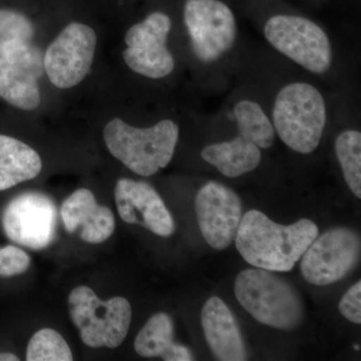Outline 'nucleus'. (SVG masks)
<instances>
[{"label": "nucleus", "instance_id": "nucleus-1", "mask_svg": "<svg viewBox=\"0 0 361 361\" xmlns=\"http://www.w3.org/2000/svg\"><path fill=\"white\" fill-rule=\"evenodd\" d=\"M318 235L317 225L311 220L280 225L264 213L250 210L242 216L235 242L242 257L254 267L288 272Z\"/></svg>", "mask_w": 361, "mask_h": 361}, {"label": "nucleus", "instance_id": "nucleus-20", "mask_svg": "<svg viewBox=\"0 0 361 361\" xmlns=\"http://www.w3.org/2000/svg\"><path fill=\"white\" fill-rule=\"evenodd\" d=\"M234 116L240 135L247 137L260 149H269L275 141L273 123L260 104L249 99L235 106Z\"/></svg>", "mask_w": 361, "mask_h": 361}, {"label": "nucleus", "instance_id": "nucleus-11", "mask_svg": "<svg viewBox=\"0 0 361 361\" xmlns=\"http://www.w3.org/2000/svg\"><path fill=\"white\" fill-rule=\"evenodd\" d=\"M360 248V237L348 228L318 235L302 255L300 269L304 279L317 286L336 283L355 269Z\"/></svg>", "mask_w": 361, "mask_h": 361}, {"label": "nucleus", "instance_id": "nucleus-21", "mask_svg": "<svg viewBox=\"0 0 361 361\" xmlns=\"http://www.w3.org/2000/svg\"><path fill=\"white\" fill-rule=\"evenodd\" d=\"M336 153L346 184L361 198V133L355 130L342 132L336 141Z\"/></svg>", "mask_w": 361, "mask_h": 361}, {"label": "nucleus", "instance_id": "nucleus-14", "mask_svg": "<svg viewBox=\"0 0 361 361\" xmlns=\"http://www.w3.org/2000/svg\"><path fill=\"white\" fill-rule=\"evenodd\" d=\"M61 218L66 231H80L87 244L104 243L116 230V218L109 207L99 205L94 193L85 188L73 192L61 207Z\"/></svg>", "mask_w": 361, "mask_h": 361}, {"label": "nucleus", "instance_id": "nucleus-15", "mask_svg": "<svg viewBox=\"0 0 361 361\" xmlns=\"http://www.w3.org/2000/svg\"><path fill=\"white\" fill-rule=\"evenodd\" d=\"M206 341L214 355L222 361L247 360L243 337L231 310L222 299L211 297L201 314Z\"/></svg>", "mask_w": 361, "mask_h": 361}, {"label": "nucleus", "instance_id": "nucleus-4", "mask_svg": "<svg viewBox=\"0 0 361 361\" xmlns=\"http://www.w3.org/2000/svg\"><path fill=\"white\" fill-rule=\"evenodd\" d=\"M234 290L242 307L262 324L292 330L302 322L303 305L298 293L270 271H242L236 277Z\"/></svg>", "mask_w": 361, "mask_h": 361}, {"label": "nucleus", "instance_id": "nucleus-6", "mask_svg": "<svg viewBox=\"0 0 361 361\" xmlns=\"http://www.w3.org/2000/svg\"><path fill=\"white\" fill-rule=\"evenodd\" d=\"M268 42L299 66L320 75L332 65V47L319 25L295 16H272L264 26Z\"/></svg>", "mask_w": 361, "mask_h": 361}, {"label": "nucleus", "instance_id": "nucleus-28", "mask_svg": "<svg viewBox=\"0 0 361 361\" xmlns=\"http://www.w3.org/2000/svg\"><path fill=\"white\" fill-rule=\"evenodd\" d=\"M20 357L11 353H1L0 351V361H18Z\"/></svg>", "mask_w": 361, "mask_h": 361}, {"label": "nucleus", "instance_id": "nucleus-5", "mask_svg": "<svg viewBox=\"0 0 361 361\" xmlns=\"http://www.w3.org/2000/svg\"><path fill=\"white\" fill-rule=\"evenodd\" d=\"M68 305L80 341L90 348L115 349L129 334L132 306L125 297L102 300L90 287L80 285L71 290Z\"/></svg>", "mask_w": 361, "mask_h": 361}, {"label": "nucleus", "instance_id": "nucleus-23", "mask_svg": "<svg viewBox=\"0 0 361 361\" xmlns=\"http://www.w3.org/2000/svg\"><path fill=\"white\" fill-rule=\"evenodd\" d=\"M0 68H23L40 77L44 73V59L32 42L0 39Z\"/></svg>", "mask_w": 361, "mask_h": 361}, {"label": "nucleus", "instance_id": "nucleus-17", "mask_svg": "<svg viewBox=\"0 0 361 361\" xmlns=\"http://www.w3.org/2000/svg\"><path fill=\"white\" fill-rule=\"evenodd\" d=\"M204 161L226 177L237 178L255 170L260 164V148L243 135L232 141L209 145L202 151Z\"/></svg>", "mask_w": 361, "mask_h": 361}, {"label": "nucleus", "instance_id": "nucleus-12", "mask_svg": "<svg viewBox=\"0 0 361 361\" xmlns=\"http://www.w3.org/2000/svg\"><path fill=\"white\" fill-rule=\"evenodd\" d=\"M195 211L202 235L216 250H224L236 236L242 219L238 195L218 182L207 183L195 199Z\"/></svg>", "mask_w": 361, "mask_h": 361}, {"label": "nucleus", "instance_id": "nucleus-25", "mask_svg": "<svg viewBox=\"0 0 361 361\" xmlns=\"http://www.w3.org/2000/svg\"><path fill=\"white\" fill-rule=\"evenodd\" d=\"M32 259L20 247L7 245L0 248V277L11 278L23 274Z\"/></svg>", "mask_w": 361, "mask_h": 361}, {"label": "nucleus", "instance_id": "nucleus-3", "mask_svg": "<svg viewBox=\"0 0 361 361\" xmlns=\"http://www.w3.org/2000/svg\"><path fill=\"white\" fill-rule=\"evenodd\" d=\"M322 94L307 82H292L278 92L273 108L275 133L287 147L308 155L322 141L326 126Z\"/></svg>", "mask_w": 361, "mask_h": 361}, {"label": "nucleus", "instance_id": "nucleus-18", "mask_svg": "<svg viewBox=\"0 0 361 361\" xmlns=\"http://www.w3.org/2000/svg\"><path fill=\"white\" fill-rule=\"evenodd\" d=\"M37 80L23 68H0V99L21 111L35 110L42 102Z\"/></svg>", "mask_w": 361, "mask_h": 361}, {"label": "nucleus", "instance_id": "nucleus-2", "mask_svg": "<svg viewBox=\"0 0 361 361\" xmlns=\"http://www.w3.org/2000/svg\"><path fill=\"white\" fill-rule=\"evenodd\" d=\"M103 135L114 158L135 174L149 177L172 161L180 130L171 120L160 121L153 127L135 128L115 118L104 126Z\"/></svg>", "mask_w": 361, "mask_h": 361}, {"label": "nucleus", "instance_id": "nucleus-22", "mask_svg": "<svg viewBox=\"0 0 361 361\" xmlns=\"http://www.w3.org/2000/svg\"><path fill=\"white\" fill-rule=\"evenodd\" d=\"M25 360L27 361H71L73 355L70 345L59 331L42 329L28 341Z\"/></svg>", "mask_w": 361, "mask_h": 361}, {"label": "nucleus", "instance_id": "nucleus-10", "mask_svg": "<svg viewBox=\"0 0 361 361\" xmlns=\"http://www.w3.org/2000/svg\"><path fill=\"white\" fill-rule=\"evenodd\" d=\"M58 210L49 197L27 192L14 197L1 214L7 238L32 250H42L56 238Z\"/></svg>", "mask_w": 361, "mask_h": 361}, {"label": "nucleus", "instance_id": "nucleus-7", "mask_svg": "<svg viewBox=\"0 0 361 361\" xmlns=\"http://www.w3.org/2000/svg\"><path fill=\"white\" fill-rule=\"evenodd\" d=\"M97 44L94 28L71 21L61 30L44 56L45 75L54 87L73 89L89 75Z\"/></svg>", "mask_w": 361, "mask_h": 361}, {"label": "nucleus", "instance_id": "nucleus-26", "mask_svg": "<svg viewBox=\"0 0 361 361\" xmlns=\"http://www.w3.org/2000/svg\"><path fill=\"white\" fill-rule=\"evenodd\" d=\"M339 311L349 322L361 323V281L351 287L339 302Z\"/></svg>", "mask_w": 361, "mask_h": 361}, {"label": "nucleus", "instance_id": "nucleus-27", "mask_svg": "<svg viewBox=\"0 0 361 361\" xmlns=\"http://www.w3.org/2000/svg\"><path fill=\"white\" fill-rule=\"evenodd\" d=\"M163 360L165 361H191L194 358L189 348L182 344L174 343Z\"/></svg>", "mask_w": 361, "mask_h": 361}, {"label": "nucleus", "instance_id": "nucleus-8", "mask_svg": "<svg viewBox=\"0 0 361 361\" xmlns=\"http://www.w3.org/2000/svg\"><path fill=\"white\" fill-rule=\"evenodd\" d=\"M172 20L163 11H153L130 26L125 35L127 49L123 59L130 70L142 77L159 80L175 68V59L167 47Z\"/></svg>", "mask_w": 361, "mask_h": 361}, {"label": "nucleus", "instance_id": "nucleus-24", "mask_svg": "<svg viewBox=\"0 0 361 361\" xmlns=\"http://www.w3.org/2000/svg\"><path fill=\"white\" fill-rule=\"evenodd\" d=\"M35 26L27 13L18 7L0 4V39L32 42Z\"/></svg>", "mask_w": 361, "mask_h": 361}, {"label": "nucleus", "instance_id": "nucleus-13", "mask_svg": "<svg viewBox=\"0 0 361 361\" xmlns=\"http://www.w3.org/2000/svg\"><path fill=\"white\" fill-rule=\"evenodd\" d=\"M115 201L123 222L142 226L160 237L174 234V218L149 183L127 178L118 180L115 187Z\"/></svg>", "mask_w": 361, "mask_h": 361}, {"label": "nucleus", "instance_id": "nucleus-16", "mask_svg": "<svg viewBox=\"0 0 361 361\" xmlns=\"http://www.w3.org/2000/svg\"><path fill=\"white\" fill-rule=\"evenodd\" d=\"M42 161L25 142L0 134V192L35 179L42 172Z\"/></svg>", "mask_w": 361, "mask_h": 361}, {"label": "nucleus", "instance_id": "nucleus-9", "mask_svg": "<svg viewBox=\"0 0 361 361\" xmlns=\"http://www.w3.org/2000/svg\"><path fill=\"white\" fill-rule=\"evenodd\" d=\"M184 21L195 56L204 63L217 61L236 42L234 13L219 0H187Z\"/></svg>", "mask_w": 361, "mask_h": 361}, {"label": "nucleus", "instance_id": "nucleus-19", "mask_svg": "<svg viewBox=\"0 0 361 361\" xmlns=\"http://www.w3.org/2000/svg\"><path fill=\"white\" fill-rule=\"evenodd\" d=\"M174 324L167 313L152 316L135 336V353L142 357H165L174 345Z\"/></svg>", "mask_w": 361, "mask_h": 361}]
</instances>
